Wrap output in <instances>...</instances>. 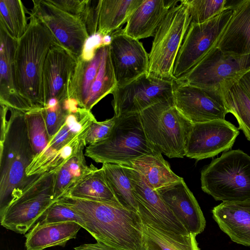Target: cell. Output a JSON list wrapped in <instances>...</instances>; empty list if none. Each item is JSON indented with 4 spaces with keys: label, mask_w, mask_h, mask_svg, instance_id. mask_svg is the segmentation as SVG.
<instances>
[{
    "label": "cell",
    "mask_w": 250,
    "mask_h": 250,
    "mask_svg": "<svg viewBox=\"0 0 250 250\" xmlns=\"http://www.w3.org/2000/svg\"><path fill=\"white\" fill-rule=\"evenodd\" d=\"M58 201L74 210L96 240L117 250H146L138 213L121 205L62 197Z\"/></svg>",
    "instance_id": "cell-1"
},
{
    "label": "cell",
    "mask_w": 250,
    "mask_h": 250,
    "mask_svg": "<svg viewBox=\"0 0 250 250\" xmlns=\"http://www.w3.org/2000/svg\"><path fill=\"white\" fill-rule=\"evenodd\" d=\"M0 105V215L13 197L37 175L26 171L35 156L25 113Z\"/></svg>",
    "instance_id": "cell-2"
},
{
    "label": "cell",
    "mask_w": 250,
    "mask_h": 250,
    "mask_svg": "<svg viewBox=\"0 0 250 250\" xmlns=\"http://www.w3.org/2000/svg\"><path fill=\"white\" fill-rule=\"evenodd\" d=\"M19 39L14 57L15 82L21 95L34 108L43 107L42 74L50 48L59 44L48 28L32 13Z\"/></svg>",
    "instance_id": "cell-3"
},
{
    "label": "cell",
    "mask_w": 250,
    "mask_h": 250,
    "mask_svg": "<svg viewBox=\"0 0 250 250\" xmlns=\"http://www.w3.org/2000/svg\"><path fill=\"white\" fill-rule=\"evenodd\" d=\"M95 120L91 110L80 107L76 101L70 100L64 124L46 147L32 160L26 175L30 177L58 169L70 158L83 152L86 136Z\"/></svg>",
    "instance_id": "cell-4"
},
{
    "label": "cell",
    "mask_w": 250,
    "mask_h": 250,
    "mask_svg": "<svg viewBox=\"0 0 250 250\" xmlns=\"http://www.w3.org/2000/svg\"><path fill=\"white\" fill-rule=\"evenodd\" d=\"M116 117L109 136L86 147L84 154L87 157L97 163L129 166L133 160L160 152L148 140L140 113Z\"/></svg>",
    "instance_id": "cell-5"
},
{
    "label": "cell",
    "mask_w": 250,
    "mask_h": 250,
    "mask_svg": "<svg viewBox=\"0 0 250 250\" xmlns=\"http://www.w3.org/2000/svg\"><path fill=\"white\" fill-rule=\"evenodd\" d=\"M201 188L216 201L250 199V156L240 149L224 152L201 173Z\"/></svg>",
    "instance_id": "cell-6"
},
{
    "label": "cell",
    "mask_w": 250,
    "mask_h": 250,
    "mask_svg": "<svg viewBox=\"0 0 250 250\" xmlns=\"http://www.w3.org/2000/svg\"><path fill=\"white\" fill-rule=\"evenodd\" d=\"M146 135L151 145L170 158H182L193 124L172 101L153 105L140 113Z\"/></svg>",
    "instance_id": "cell-7"
},
{
    "label": "cell",
    "mask_w": 250,
    "mask_h": 250,
    "mask_svg": "<svg viewBox=\"0 0 250 250\" xmlns=\"http://www.w3.org/2000/svg\"><path fill=\"white\" fill-rule=\"evenodd\" d=\"M58 169L37 175L13 197L0 215L2 227L23 234L32 228L50 206L57 201L54 195V183Z\"/></svg>",
    "instance_id": "cell-8"
},
{
    "label": "cell",
    "mask_w": 250,
    "mask_h": 250,
    "mask_svg": "<svg viewBox=\"0 0 250 250\" xmlns=\"http://www.w3.org/2000/svg\"><path fill=\"white\" fill-rule=\"evenodd\" d=\"M249 71L250 54H237L213 47L188 74L176 81L202 89L220 101L221 93L238 83Z\"/></svg>",
    "instance_id": "cell-9"
},
{
    "label": "cell",
    "mask_w": 250,
    "mask_h": 250,
    "mask_svg": "<svg viewBox=\"0 0 250 250\" xmlns=\"http://www.w3.org/2000/svg\"><path fill=\"white\" fill-rule=\"evenodd\" d=\"M117 82L111 63L109 44H101L89 60L79 58L68 90V98L88 110L107 95L112 93Z\"/></svg>",
    "instance_id": "cell-10"
},
{
    "label": "cell",
    "mask_w": 250,
    "mask_h": 250,
    "mask_svg": "<svg viewBox=\"0 0 250 250\" xmlns=\"http://www.w3.org/2000/svg\"><path fill=\"white\" fill-rule=\"evenodd\" d=\"M190 23L188 7L183 0L169 10L154 36L148 54L149 75L174 81V64Z\"/></svg>",
    "instance_id": "cell-11"
},
{
    "label": "cell",
    "mask_w": 250,
    "mask_h": 250,
    "mask_svg": "<svg viewBox=\"0 0 250 250\" xmlns=\"http://www.w3.org/2000/svg\"><path fill=\"white\" fill-rule=\"evenodd\" d=\"M232 14L231 5H229L222 13L206 21L190 23L174 64V81L184 77L210 50L227 26Z\"/></svg>",
    "instance_id": "cell-12"
},
{
    "label": "cell",
    "mask_w": 250,
    "mask_h": 250,
    "mask_svg": "<svg viewBox=\"0 0 250 250\" xmlns=\"http://www.w3.org/2000/svg\"><path fill=\"white\" fill-rule=\"evenodd\" d=\"M174 81L144 74L130 83L116 87L112 93L114 116L140 113L155 104L173 101Z\"/></svg>",
    "instance_id": "cell-13"
},
{
    "label": "cell",
    "mask_w": 250,
    "mask_h": 250,
    "mask_svg": "<svg viewBox=\"0 0 250 250\" xmlns=\"http://www.w3.org/2000/svg\"><path fill=\"white\" fill-rule=\"evenodd\" d=\"M31 13L48 28L59 44L77 60L89 38L81 18L65 12L47 0H34Z\"/></svg>",
    "instance_id": "cell-14"
},
{
    "label": "cell",
    "mask_w": 250,
    "mask_h": 250,
    "mask_svg": "<svg viewBox=\"0 0 250 250\" xmlns=\"http://www.w3.org/2000/svg\"><path fill=\"white\" fill-rule=\"evenodd\" d=\"M125 166L133 186L138 212L142 223L178 234H189L158 191L150 188L139 172L130 166Z\"/></svg>",
    "instance_id": "cell-15"
},
{
    "label": "cell",
    "mask_w": 250,
    "mask_h": 250,
    "mask_svg": "<svg viewBox=\"0 0 250 250\" xmlns=\"http://www.w3.org/2000/svg\"><path fill=\"white\" fill-rule=\"evenodd\" d=\"M239 134L238 129L225 119L193 124L185 156L197 161L228 151Z\"/></svg>",
    "instance_id": "cell-16"
},
{
    "label": "cell",
    "mask_w": 250,
    "mask_h": 250,
    "mask_svg": "<svg viewBox=\"0 0 250 250\" xmlns=\"http://www.w3.org/2000/svg\"><path fill=\"white\" fill-rule=\"evenodd\" d=\"M109 53L117 87L123 86L147 73L148 54L139 40L119 29L110 35Z\"/></svg>",
    "instance_id": "cell-17"
},
{
    "label": "cell",
    "mask_w": 250,
    "mask_h": 250,
    "mask_svg": "<svg viewBox=\"0 0 250 250\" xmlns=\"http://www.w3.org/2000/svg\"><path fill=\"white\" fill-rule=\"evenodd\" d=\"M77 61L70 52L60 44L50 48L42 74L44 107L50 101L60 102L68 98L69 83Z\"/></svg>",
    "instance_id": "cell-18"
},
{
    "label": "cell",
    "mask_w": 250,
    "mask_h": 250,
    "mask_svg": "<svg viewBox=\"0 0 250 250\" xmlns=\"http://www.w3.org/2000/svg\"><path fill=\"white\" fill-rule=\"evenodd\" d=\"M174 81V105L192 124L225 119L228 112L217 98L199 87Z\"/></svg>",
    "instance_id": "cell-19"
},
{
    "label": "cell",
    "mask_w": 250,
    "mask_h": 250,
    "mask_svg": "<svg viewBox=\"0 0 250 250\" xmlns=\"http://www.w3.org/2000/svg\"><path fill=\"white\" fill-rule=\"evenodd\" d=\"M158 192L188 233L197 235L206 227V220L199 205L184 179Z\"/></svg>",
    "instance_id": "cell-20"
},
{
    "label": "cell",
    "mask_w": 250,
    "mask_h": 250,
    "mask_svg": "<svg viewBox=\"0 0 250 250\" xmlns=\"http://www.w3.org/2000/svg\"><path fill=\"white\" fill-rule=\"evenodd\" d=\"M17 42L0 25V104L26 113L33 108L21 95L16 84L14 57Z\"/></svg>",
    "instance_id": "cell-21"
},
{
    "label": "cell",
    "mask_w": 250,
    "mask_h": 250,
    "mask_svg": "<svg viewBox=\"0 0 250 250\" xmlns=\"http://www.w3.org/2000/svg\"><path fill=\"white\" fill-rule=\"evenodd\" d=\"M231 6L230 20L212 48L237 54H250V0H240Z\"/></svg>",
    "instance_id": "cell-22"
},
{
    "label": "cell",
    "mask_w": 250,
    "mask_h": 250,
    "mask_svg": "<svg viewBox=\"0 0 250 250\" xmlns=\"http://www.w3.org/2000/svg\"><path fill=\"white\" fill-rule=\"evenodd\" d=\"M180 1L144 0L128 19L123 29L124 34L138 40L154 37L169 10Z\"/></svg>",
    "instance_id": "cell-23"
},
{
    "label": "cell",
    "mask_w": 250,
    "mask_h": 250,
    "mask_svg": "<svg viewBox=\"0 0 250 250\" xmlns=\"http://www.w3.org/2000/svg\"><path fill=\"white\" fill-rule=\"evenodd\" d=\"M82 227L73 222H37L25 234L26 250H43L55 246L64 247L75 239Z\"/></svg>",
    "instance_id": "cell-24"
},
{
    "label": "cell",
    "mask_w": 250,
    "mask_h": 250,
    "mask_svg": "<svg viewBox=\"0 0 250 250\" xmlns=\"http://www.w3.org/2000/svg\"><path fill=\"white\" fill-rule=\"evenodd\" d=\"M212 217L231 240L250 248V213L234 202H222L212 210Z\"/></svg>",
    "instance_id": "cell-25"
},
{
    "label": "cell",
    "mask_w": 250,
    "mask_h": 250,
    "mask_svg": "<svg viewBox=\"0 0 250 250\" xmlns=\"http://www.w3.org/2000/svg\"><path fill=\"white\" fill-rule=\"evenodd\" d=\"M129 166L141 174L150 188L156 190L183 179L172 171L160 152L140 157L131 161Z\"/></svg>",
    "instance_id": "cell-26"
},
{
    "label": "cell",
    "mask_w": 250,
    "mask_h": 250,
    "mask_svg": "<svg viewBox=\"0 0 250 250\" xmlns=\"http://www.w3.org/2000/svg\"><path fill=\"white\" fill-rule=\"evenodd\" d=\"M144 0H100L98 31L103 36L119 29Z\"/></svg>",
    "instance_id": "cell-27"
},
{
    "label": "cell",
    "mask_w": 250,
    "mask_h": 250,
    "mask_svg": "<svg viewBox=\"0 0 250 250\" xmlns=\"http://www.w3.org/2000/svg\"><path fill=\"white\" fill-rule=\"evenodd\" d=\"M146 250H200L196 235H183L143 224Z\"/></svg>",
    "instance_id": "cell-28"
},
{
    "label": "cell",
    "mask_w": 250,
    "mask_h": 250,
    "mask_svg": "<svg viewBox=\"0 0 250 250\" xmlns=\"http://www.w3.org/2000/svg\"><path fill=\"white\" fill-rule=\"evenodd\" d=\"M63 197L121 205L102 167L93 170Z\"/></svg>",
    "instance_id": "cell-29"
},
{
    "label": "cell",
    "mask_w": 250,
    "mask_h": 250,
    "mask_svg": "<svg viewBox=\"0 0 250 250\" xmlns=\"http://www.w3.org/2000/svg\"><path fill=\"white\" fill-rule=\"evenodd\" d=\"M96 168L93 164L90 166L86 164L83 152L66 161L56 173L54 195L57 200L65 196Z\"/></svg>",
    "instance_id": "cell-30"
},
{
    "label": "cell",
    "mask_w": 250,
    "mask_h": 250,
    "mask_svg": "<svg viewBox=\"0 0 250 250\" xmlns=\"http://www.w3.org/2000/svg\"><path fill=\"white\" fill-rule=\"evenodd\" d=\"M105 178L115 196L124 208L138 213L133 188L125 166L112 163H103Z\"/></svg>",
    "instance_id": "cell-31"
},
{
    "label": "cell",
    "mask_w": 250,
    "mask_h": 250,
    "mask_svg": "<svg viewBox=\"0 0 250 250\" xmlns=\"http://www.w3.org/2000/svg\"><path fill=\"white\" fill-rule=\"evenodd\" d=\"M220 100L228 113L236 118L247 139L250 141V98L237 83L223 91Z\"/></svg>",
    "instance_id": "cell-32"
},
{
    "label": "cell",
    "mask_w": 250,
    "mask_h": 250,
    "mask_svg": "<svg viewBox=\"0 0 250 250\" xmlns=\"http://www.w3.org/2000/svg\"><path fill=\"white\" fill-rule=\"evenodd\" d=\"M27 11L20 0H0V25L17 42L26 32Z\"/></svg>",
    "instance_id": "cell-33"
},
{
    "label": "cell",
    "mask_w": 250,
    "mask_h": 250,
    "mask_svg": "<svg viewBox=\"0 0 250 250\" xmlns=\"http://www.w3.org/2000/svg\"><path fill=\"white\" fill-rule=\"evenodd\" d=\"M42 108H34L25 113L29 138L35 157L46 147L50 141Z\"/></svg>",
    "instance_id": "cell-34"
},
{
    "label": "cell",
    "mask_w": 250,
    "mask_h": 250,
    "mask_svg": "<svg viewBox=\"0 0 250 250\" xmlns=\"http://www.w3.org/2000/svg\"><path fill=\"white\" fill-rule=\"evenodd\" d=\"M187 5L191 22L206 21L226 10L228 5L226 0H183Z\"/></svg>",
    "instance_id": "cell-35"
},
{
    "label": "cell",
    "mask_w": 250,
    "mask_h": 250,
    "mask_svg": "<svg viewBox=\"0 0 250 250\" xmlns=\"http://www.w3.org/2000/svg\"><path fill=\"white\" fill-rule=\"evenodd\" d=\"M69 98H67L53 106L42 108L50 140L65 122L69 111Z\"/></svg>",
    "instance_id": "cell-36"
},
{
    "label": "cell",
    "mask_w": 250,
    "mask_h": 250,
    "mask_svg": "<svg viewBox=\"0 0 250 250\" xmlns=\"http://www.w3.org/2000/svg\"><path fill=\"white\" fill-rule=\"evenodd\" d=\"M38 222L42 223L73 222L84 228V223L80 216L59 201L51 205Z\"/></svg>",
    "instance_id": "cell-37"
},
{
    "label": "cell",
    "mask_w": 250,
    "mask_h": 250,
    "mask_svg": "<svg viewBox=\"0 0 250 250\" xmlns=\"http://www.w3.org/2000/svg\"><path fill=\"white\" fill-rule=\"evenodd\" d=\"M116 117L112 118L104 121L93 122L85 139V145L95 144L107 138L113 128Z\"/></svg>",
    "instance_id": "cell-38"
},
{
    "label": "cell",
    "mask_w": 250,
    "mask_h": 250,
    "mask_svg": "<svg viewBox=\"0 0 250 250\" xmlns=\"http://www.w3.org/2000/svg\"><path fill=\"white\" fill-rule=\"evenodd\" d=\"M47 0L59 9L72 15L79 17L83 21L86 14L89 1V0Z\"/></svg>",
    "instance_id": "cell-39"
},
{
    "label": "cell",
    "mask_w": 250,
    "mask_h": 250,
    "mask_svg": "<svg viewBox=\"0 0 250 250\" xmlns=\"http://www.w3.org/2000/svg\"><path fill=\"white\" fill-rule=\"evenodd\" d=\"M104 36L99 33L91 36L86 41L81 57L83 60H89L94 55L95 50L103 43Z\"/></svg>",
    "instance_id": "cell-40"
},
{
    "label": "cell",
    "mask_w": 250,
    "mask_h": 250,
    "mask_svg": "<svg viewBox=\"0 0 250 250\" xmlns=\"http://www.w3.org/2000/svg\"><path fill=\"white\" fill-rule=\"evenodd\" d=\"M74 249V250H117L99 241L94 244H83L75 247Z\"/></svg>",
    "instance_id": "cell-41"
},
{
    "label": "cell",
    "mask_w": 250,
    "mask_h": 250,
    "mask_svg": "<svg viewBox=\"0 0 250 250\" xmlns=\"http://www.w3.org/2000/svg\"><path fill=\"white\" fill-rule=\"evenodd\" d=\"M238 83L250 98V71L240 80Z\"/></svg>",
    "instance_id": "cell-42"
},
{
    "label": "cell",
    "mask_w": 250,
    "mask_h": 250,
    "mask_svg": "<svg viewBox=\"0 0 250 250\" xmlns=\"http://www.w3.org/2000/svg\"><path fill=\"white\" fill-rule=\"evenodd\" d=\"M236 203L239 206L248 211L250 213V199L245 201Z\"/></svg>",
    "instance_id": "cell-43"
}]
</instances>
